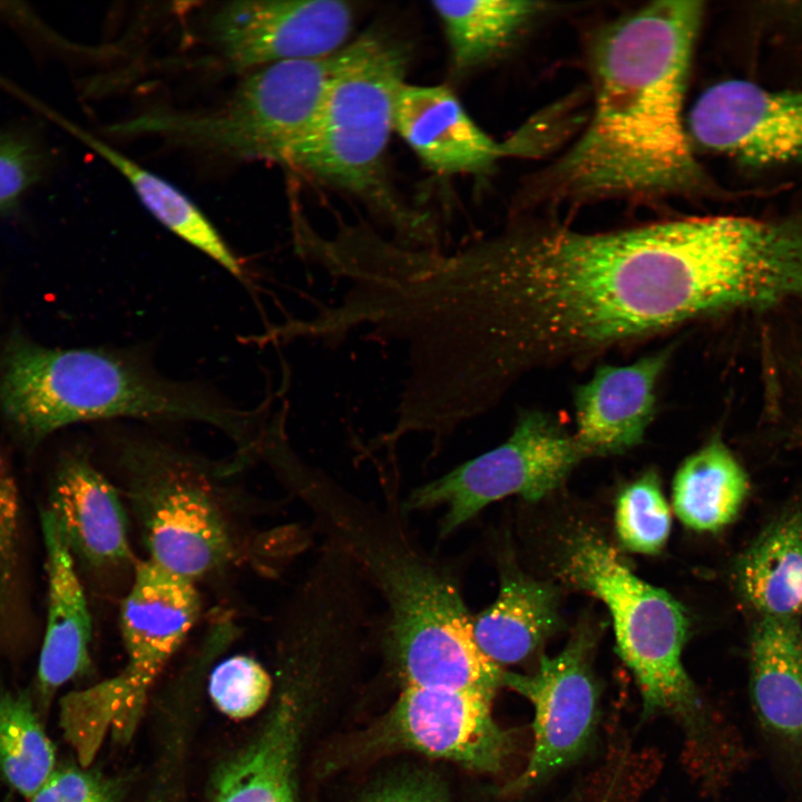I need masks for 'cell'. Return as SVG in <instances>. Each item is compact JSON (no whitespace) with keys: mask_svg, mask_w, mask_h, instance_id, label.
Masks as SVG:
<instances>
[{"mask_svg":"<svg viewBox=\"0 0 802 802\" xmlns=\"http://www.w3.org/2000/svg\"><path fill=\"white\" fill-rule=\"evenodd\" d=\"M753 290L750 224L725 215L602 233L518 224L439 254L423 302L457 388L488 413L531 371L746 312Z\"/></svg>","mask_w":802,"mask_h":802,"instance_id":"obj_1","label":"cell"},{"mask_svg":"<svg viewBox=\"0 0 802 802\" xmlns=\"http://www.w3.org/2000/svg\"><path fill=\"white\" fill-rule=\"evenodd\" d=\"M702 17L700 1H657L598 36L590 53L588 126L537 179V196L581 202L686 197L711 189L682 121Z\"/></svg>","mask_w":802,"mask_h":802,"instance_id":"obj_2","label":"cell"},{"mask_svg":"<svg viewBox=\"0 0 802 802\" xmlns=\"http://www.w3.org/2000/svg\"><path fill=\"white\" fill-rule=\"evenodd\" d=\"M290 463L293 490L312 510L324 541L352 559L383 606L382 645L405 686L493 700L503 669L473 640L454 563L421 547L393 493L382 507L320 469Z\"/></svg>","mask_w":802,"mask_h":802,"instance_id":"obj_3","label":"cell"},{"mask_svg":"<svg viewBox=\"0 0 802 802\" xmlns=\"http://www.w3.org/2000/svg\"><path fill=\"white\" fill-rule=\"evenodd\" d=\"M563 569L574 585L607 606L617 653L640 692L643 718L666 716L678 724L687 763L705 785L728 779L747 753L736 731L705 701L683 666L688 619L682 605L638 578L612 546L591 532L571 539Z\"/></svg>","mask_w":802,"mask_h":802,"instance_id":"obj_4","label":"cell"},{"mask_svg":"<svg viewBox=\"0 0 802 802\" xmlns=\"http://www.w3.org/2000/svg\"><path fill=\"white\" fill-rule=\"evenodd\" d=\"M10 422L38 440L71 423L113 418L194 420L242 439L252 413L222 405L153 374L133 358L91 349H48L16 340L0 374Z\"/></svg>","mask_w":802,"mask_h":802,"instance_id":"obj_5","label":"cell"},{"mask_svg":"<svg viewBox=\"0 0 802 802\" xmlns=\"http://www.w3.org/2000/svg\"><path fill=\"white\" fill-rule=\"evenodd\" d=\"M407 65L403 46L381 33L343 47L316 120L286 165L363 198L404 236L428 239L423 223L397 202L384 167Z\"/></svg>","mask_w":802,"mask_h":802,"instance_id":"obj_6","label":"cell"},{"mask_svg":"<svg viewBox=\"0 0 802 802\" xmlns=\"http://www.w3.org/2000/svg\"><path fill=\"white\" fill-rule=\"evenodd\" d=\"M338 52L264 66L250 74L218 110L144 115L115 130L162 134L234 157L286 164L316 120Z\"/></svg>","mask_w":802,"mask_h":802,"instance_id":"obj_7","label":"cell"},{"mask_svg":"<svg viewBox=\"0 0 802 802\" xmlns=\"http://www.w3.org/2000/svg\"><path fill=\"white\" fill-rule=\"evenodd\" d=\"M120 461L148 560L195 583L232 560L228 519L196 460L134 440L121 446Z\"/></svg>","mask_w":802,"mask_h":802,"instance_id":"obj_8","label":"cell"},{"mask_svg":"<svg viewBox=\"0 0 802 802\" xmlns=\"http://www.w3.org/2000/svg\"><path fill=\"white\" fill-rule=\"evenodd\" d=\"M584 457L574 434L558 419L526 410L503 442L413 488L400 500V509L407 516L442 508L438 536L446 539L506 497L540 500Z\"/></svg>","mask_w":802,"mask_h":802,"instance_id":"obj_9","label":"cell"},{"mask_svg":"<svg viewBox=\"0 0 802 802\" xmlns=\"http://www.w3.org/2000/svg\"><path fill=\"white\" fill-rule=\"evenodd\" d=\"M594 640L577 633L554 656H542L531 674L503 671L502 686L534 707V746L527 766L507 788L520 792L542 783L581 757L598 723L599 691L591 667Z\"/></svg>","mask_w":802,"mask_h":802,"instance_id":"obj_10","label":"cell"},{"mask_svg":"<svg viewBox=\"0 0 802 802\" xmlns=\"http://www.w3.org/2000/svg\"><path fill=\"white\" fill-rule=\"evenodd\" d=\"M196 583L150 560L136 565L134 581L120 607L125 669L107 679L115 732L131 735L148 691L178 651L200 614Z\"/></svg>","mask_w":802,"mask_h":802,"instance_id":"obj_11","label":"cell"},{"mask_svg":"<svg viewBox=\"0 0 802 802\" xmlns=\"http://www.w3.org/2000/svg\"><path fill=\"white\" fill-rule=\"evenodd\" d=\"M352 25V8L338 0L234 1L214 10L207 32L232 67L248 69L331 56Z\"/></svg>","mask_w":802,"mask_h":802,"instance_id":"obj_12","label":"cell"},{"mask_svg":"<svg viewBox=\"0 0 802 802\" xmlns=\"http://www.w3.org/2000/svg\"><path fill=\"white\" fill-rule=\"evenodd\" d=\"M688 129L701 147L750 167L802 163V88L721 81L698 97Z\"/></svg>","mask_w":802,"mask_h":802,"instance_id":"obj_13","label":"cell"},{"mask_svg":"<svg viewBox=\"0 0 802 802\" xmlns=\"http://www.w3.org/2000/svg\"><path fill=\"white\" fill-rule=\"evenodd\" d=\"M492 698L458 689L404 686L387 721L393 742L479 772L500 771L514 739L492 716Z\"/></svg>","mask_w":802,"mask_h":802,"instance_id":"obj_14","label":"cell"},{"mask_svg":"<svg viewBox=\"0 0 802 802\" xmlns=\"http://www.w3.org/2000/svg\"><path fill=\"white\" fill-rule=\"evenodd\" d=\"M750 698L759 733L784 782L802 800V625L759 618L749 647Z\"/></svg>","mask_w":802,"mask_h":802,"instance_id":"obj_15","label":"cell"},{"mask_svg":"<svg viewBox=\"0 0 802 802\" xmlns=\"http://www.w3.org/2000/svg\"><path fill=\"white\" fill-rule=\"evenodd\" d=\"M672 353L666 346L629 364L599 366L576 389L573 434L585 457L623 453L642 442Z\"/></svg>","mask_w":802,"mask_h":802,"instance_id":"obj_16","label":"cell"},{"mask_svg":"<svg viewBox=\"0 0 802 802\" xmlns=\"http://www.w3.org/2000/svg\"><path fill=\"white\" fill-rule=\"evenodd\" d=\"M394 130L440 174H480L510 156L507 143L487 135L446 86L404 81L395 99Z\"/></svg>","mask_w":802,"mask_h":802,"instance_id":"obj_17","label":"cell"},{"mask_svg":"<svg viewBox=\"0 0 802 802\" xmlns=\"http://www.w3.org/2000/svg\"><path fill=\"white\" fill-rule=\"evenodd\" d=\"M41 529L46 548L48 608L38 686L45 701L89 667L91 617L71 549L50 509L41 515Z\"/></svg>","mask_w":802,"mask_h":802,"instance_id":"obj_18","label":"cell"},{"mask_svg":"<svg viewBox=\"0 0 802 802\" xmlns=\"http://www.w3.org/2000/svg\"><path fill=\"white\" fill-rule=\"evenodd\" d=\"M49 509L71 552L91 567L117 568L131 560L127 516L120 497L86 459L71 457L62 463Z\"/></svg>","mask_w":802,"mask_h":802,"instance_id":"obj_19","label":"cell"},{"mask_svg":"<svg viewBox=\"0 0 802 802\" xmlns=\"http://www.w3.org/2000/svg\"><path fill=\"white\" fill-rule=\"evenodd\" d=\"M495 600L472 614L471 633L481 653L498 666L528 659L558 628L556 590L506 563Z\"/></svg>","mask_w":802,"mask_h":802,"instance_id":"obj_20","label":"cell"},{"mask_svg":"<svg viewBox=\"0 0 802 802\" xmlns=\"http://www.w3.org/2000/svg\"><path fill=\"white\" fill-rule=\"evenodd\" d=\"M735 583L759 618L802 615V507L772 520L740 557Z\"/></svg>","mask_w":802,"mask_h":802,"instance_id":"obj_21","label":"cell"},{"mask_svg":"<svg viewBox=\"0 0 802 802\" xmlns=\"http://www.w3.org/2000/svg\"><path fill=\"white\" fill-rule=\"evenodd\" d=\"M299 713L296 697L284 694L258 737L223 769L214 802H297Z\"/></svg>","mask_w":802,"mask_h":802,"instance_id":"obj_22","label":"cell"},{"mask_svg":"<svg viewBox=\"0 0 802 802\" xmlns=\"http://www.w3.org/2000/svg\"><path fill=\"white\" fill-rule=\"evenodd\" d=\"M750 490L747 475L720 437L686 458L673 482V506L687 527L716 531L739 515Z\"/></svg>","mask_w":802,"mask_h":802,"instance_id":"obj_23","label":"cell"},{"mask_svg":"<svg viewBox=\"0 0 802 802\" xmlns=\"http://www.w3.org/2000/svg\"><path fill=\"white\" fill-rule=\"evenodd\" d=\"M457 72L470 71L507 49L546 8L519 0L433 1Z\"/></svg>","mask_w":802,"mask_h":802,"instance_id":"obj_24","label":"cell"},{"mask_svg":"<svg viewBox=\"0 0 802 802\" xmlns=\"http://www.w3.org/2000/svg\"><path fill=\"white\" fill-rule=\"evenodd\" d=\"M86 141L108 160L135 189L144 206L183 241L243 280L242 263L205 214L178 188L148 172L117 149L90 136Z\"/></svg>","mask_w":802,"mask_h":802,"instance_id":"obj_25","label":"cell"},{"mask_svg":"<svg viewBox=\"0 0 802 802\" xmlns=\"http://www.w3.org/2000/svg\"><path fill=\"white\" fill-rule=\"evenodd\" d=\"M55 746L27 691L0 694V775L27 799L51 775Z\"/></svg>","mask_w":802,"mask_h":802,"instance_id":"obj_26","label":"cell"},{"mask_svg":"<svg viewBox=\"0 0 802 802\" xmlns=\"http://www.w3.org/2000/svg\"><path fill=\"white\" fill-rule=\"evenodd\" d=\"M616 531L628 550L656 554L671 530V512L658 476L648 471L619 495L615 511Z\"/></svg>","mask_w":802,"mask_h":802,"instance_id":"obj_27","label":"cell"},{"mask_svg":"<svg viewBox=\"0 0 802 802\" xmlns=\"http://www.w3.org/2000/svg\"><path fill=\"white\" fill-rule=\"evenodd\" d=\"M272 689V679L254 658L235 655L221 662L211 673L208 692L217 708L233 718L258 712Z\"/></svg>","mask_w":802,"mask_h":802,"instance_id":"obj_28","label":"cell"},{"mask_svg":"<svg viewBox=\"0 0 802 802\" xmlns=\"http://www.w3.org/2000/svg\"><path fill=\"white\" fill-rule=\"evenodd\" d=\"M45 157L26 134H0V212L13 208L41 177Z\"/></svg>","mask_w":802,"mask_h":802,"instance_id":"obj_29","label":"cell"},{"mask_svg":"<svg viewBox=\"0 0 802 802\" xmlns=\"http://www.w3.org/2000/svg\"><path fill=\"white\" fill-rule=\"evenodd\" d=\"M30 802H116V791L100 775L75 766H59Z\"/></svg>","mask_w":802,"mask_h":802,"instance_id":"obj_30","label":"cell"},{"mask_svg":"<svg viewBox=\"0 0 802 802\" xmlns=\"http://www.w3.org/2000/svg\"><path fill=\"white\" fill-rule=\"evenodd\" d=\"M364 802H451L433 781L421 777L405 779L388 784L371 794Z\"/></svg>","mask_w":802,"mask_h":802,"instance_id":"obj_31","label":"cell"},{"mask_svg":"<svg viewBox=\"0 0 802 802\" xmlns=\"http://www.w3.org/2000/svg\"><path fill=\"white\" fill-rule=\"evenodd\" d=\"M775 419L788 422L802 437V374L781 400Z\"/></svg>","mask_w":802,"mask_h":802,"instance_id":"obj_32","label":"cell"},{"mask_svg":"<svg viewBox=\"0 0 802 802\" xmlns=\"http://www.w3.org/2000/svg\"><path fill=\"white\" fill-rule=\"evenodd\" d=\"M361 454H363V453H362V450H361ZM372 456H373V454H372ZM363 457L365 458L366 456L363 454ZM395 463H397V461L393 462V464H395ZM389 464H391V463H389Z\"/></svg>","mask_w":802,"mask_h":802,"instance_id":"obj_33","label":"cell"}]
</instances>
